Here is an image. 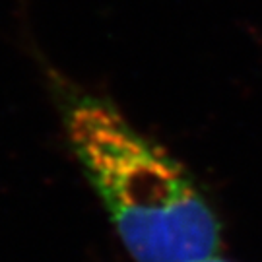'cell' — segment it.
<instances>
[{
  "mask_svg": "<svg viewBox=\"0 0 262 262\" xmlns=\"http://www.w3.org/2000/svg\"><path fill=\"white\" fill-rule=\"evenodd\" d=\"M51 95L76 161L134 262H194L222 253V224L175 156L113 99L58 72Z\"/></svg>",
  "mask_w": 262,
  "mask_h": 262,
  "instance_id": "cell-1",
  "label": "cell"
},
{
  "mask_svg": "<svg viewBox=\"0 0 262 262\" xmlns=\"http://www.w3.org/2000/svg\"><path fill=\"white\" fill-rule=\"evenodd\" d=\"M194 262H233V260L225 258L222 253H217V254H212V256H206V258H200V260H194Z\"/></svg>",
  "mask_w": 262,
  "mask_h": 262,
  "instance_id": "cell-2",
  "label": "cell"
}]
</instances>
